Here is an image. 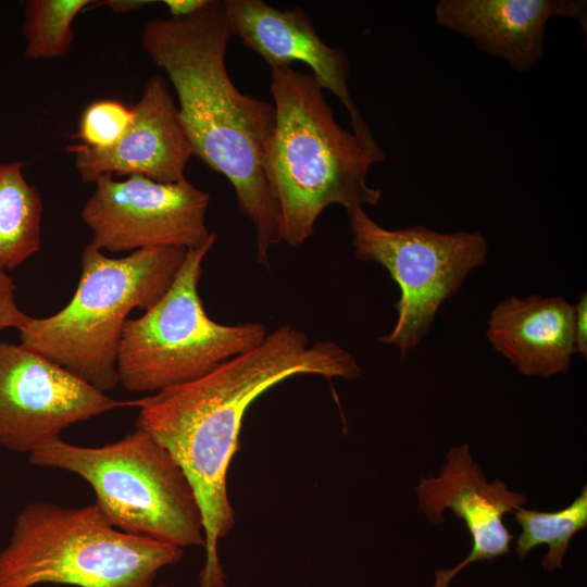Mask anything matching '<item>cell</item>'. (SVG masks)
Listing matches in <instances>:
<instances>
[{
	"label": "cell",
	"instance_id": "13",
	"mask_svg": "<svg viewBox=\"0 0 587 587\" xmlns=\"http://www.w3.org/2000/svg\"><path fill=\"white\" fill-rule=\"evenodd\" d=\"M419 507L433 524H442V512L450 509L467 528L472 550L457 566L435 572L432 587H448L453 577L476 561L494 560L510 551L513 536L503 516L526 503V496L508 490L499 478L487 483L473 461L467 444L450 450L447 463L436 478L420 479Z\"/></svg>",
	"mask_w": 587,
	"mask_h": 587
},
{
	"label": "cell",
	"instance_id": "10",
	"mask_svg": "<svg viewBox=\"0 0 587 587\" xmlns=\"http://www.w3.org/2000/svg\"><path fill=\"white\" fill-rule=\"evenodd\" d=\"M133 401L109 397L63 366L0 340V446L33 453L68 426Z\"/></svg>",
	"mask_w": 587,
	"mask_h": 587
},
{
	"label": "cell",
	"instance_id": "19",
	"mask_svg": "<svg viewBox=\"0 0 587 587\" xmlns=\"http://www.w3.org/2000/svg\"><path fill=\"white\" fill-rule=\"evenodd\" d=\"M132 118V107L118 99H98L83 111L73 138L92 149L109 148L122 137Z\"/></svg>",
	"mask_w": 587,
	"mask_h": 587
},
{
	"label": "cell",
	"instance_id": "6",
	"mask_svg": "<svg viewBox=\"0 0 587 587\" xmlns=\"http://www.w3.org/2000/svg\"><path fill=\"white\" fill-rule=\"evenodd\" d=\"M39 467L85 479L96 504L118 529L180 548L204 547L201 510L175 459L147 432L136 428L101 447L58 438L29 454Z\"/></svg>",
	"mask_w": 587,
	"mask_h": 587
},
{
	"label": "cell",
	"instance_id": "9",
	"mask_svg": "<svg viewBox=\"0 0 587 587\" xmlns=\"http://www.w3.org/2000/svg\"><path fill=\"white\" fill-rule=\"evenodd\" d=\"M82 210L92 243L110 252L154 247L195 249L215 233L208 230L210 193L186 178L160 183L141 175L115 180L101 175Z\"/></svg>",
	"mask_w": 587,
	"mask_h": 587
},
{
	"label": "cell",
	"instance_id": "20",
	"mask_svg": "<svg viewBox=\"0 0 587 587\" xmlns=\"http://www.w3.org/2000/svg\"><path fill=\"white\" fill-rule=\"evenodd\" d=\"M14 280L0 266V333L8 328L20 329L28 320L16 303Z\"/></svg>",
	"mask_w": 587,
	"mask_h": 587
},
{
	"label": "cell",
	"instance_id": "12",
	"mask_svg": "<svg viewBox=\"0 0 587 587\" xmlns=\"http://www.w3.org/2000/svg\"><path fill=\"white\" fill-rule=\"evenodd\" d=\"M132 109V122L111 147L92 149L78 142L66 149L82 180L95 183L105 174L141 175L160 183L186 178L193 154L166 79L153 75Z\"/></svg>",
	"mask_w": 587,
	"mask_h": 587
},
{
	"label": "cell",
	"instance_id": "8",
	"mask_svg": "<svg viewBox=\"0 0 587 587\" xmlns=\"http://www.w3.org/2000/svg\"><path fill=\"white\" fill-rule=\"evenodd\" d=\"M347 216L355 258L385 267L400 289L396 324L379 340L404 357L420 345L470 272L486 262L487 241L479 232L440 233L419 225L386 229L362 207Z\"/></svg>",
	"mask_w": 587,
	"mask_h": 587
},
{
	"label": "cell",
	"instance_id": "16",
	"mask_svg": "<svg viewBox=\"0 0 587 587\" xmlns=\"http://www.w3.org/2000/svg\"><path fill=\"white\" fill-rule=\"evenodd\" d=\"M42 200L21 161L0 162V266L14 268L41 247Z\"/></svg>",
	"mask_w": 587,
	"mask_h": 587
},
{
	"label": "cell",
	"instance_id": "14",
	"mask_svg": "<svg viewBox=\"0 0 587 587\" xmlns=\"http://www.w3.org/2000/svg\"><path fill=\"white\" fill-rule=\"evenodd\" d=\"M434 11L439 26L469 37L517 72L530 71L541 59L550 18H575L587 29L585 0H439Z\"/></svg>",
	"mask_w": 587,
	"mask_h": 587
},
{
	"label": "cell",
	"instance_id": "21",
	"mask_svg": "<svg viewBox=\"0 0 587 587\" xmlns=\"http://www.w3.org/2000/svg\"><path fill=\"white\" fill-rule=\"evenodd\" d=\"M575 353L587 357V294L583 292L574 305Z\"/></svg>",
	"mask_w": 587,
	"mask_h": 587
},
{
	"label": "cell",
	"instance_id": "22",
	"mask_svg": "<svg viewBox=\"0 0 587 587\" xmlns=\"http://www.w3.org/2000/svg\"><path fill=\"white\" fill-rule=\"evenodd\" d=\"M209 0H163L167 8L170 18H184L202 10Z\"/></svg>",
	"mask_w": 587,
	"mask_h": 587
},
{
	"label": "cell",
	"instance_id": "23",
	"mask_svg": "<svg viewBox=\"0 0 587 587\" xmlns=\"http://www.w3.org/2000/svg\"><path fill=\"white\" fill-rule=\"evenodd\" d=\"M154 3L150 0H107L100 2L107 5L114 13H129L142 9L143 7Z\"/></svg>",
	"mask_w": 587,
	"mask_h": 587
},
{
	"label": "cell",
	"instance_id": "24",
	"mask_svg": "<svg viewBox=\"0 0 587 587\" xmlns=\"http://www.w3.org/2000/svg\"><path fill=\"white\" fill-rule=\"evenodd\" d=\"M159 587H171V586H168V585H160Z\"/></svg>",
	"mask_w": 587,
	"mask_h": 587
},
{
	"label": "cell",
	"instance_id": "4",
	"mask_svg": "<svg viewBox=\"0 0 587 587\" xmlns=\"http://www.w3.org/2000/svg\"><path fill=\"white\" fill-rule=\"evenodd\" d=\"M188 249L154 247L109 258L88 243L73 298L59 312L28 317L21 344L101 391L116 386L120 341L128 314L148 310L174 282Z\"/></svg>",
	"mask_w": 587,
	"mask_h": 587
},
{
	"label": "cell",
	"instance_id": "7",
	"mask_svg": "<svg viewBox=\"0 0 587 587\" xmlns=\"http://www.w3.org/2000/svg\"><path fill=\"white\" fill-rule=\"evenodd\" d=\"M216 241L188 249L163 297L138 319H128L117 353L118 382L130 392H158L197 379L224 361L260 345L259 323L220 324L207 314L198 284L202 262Z\"/></svg>",
	"mask_w": 587,
	"mask_h": 587
},
{
	"label": "cell",
	"instance_id": "5",
	"mask_svg": "<svg viewBox=\"0 0 587 587\" xmlns=\"http://www.w3.org/2000/svg\"><path fill=\"white\" fill-rule=\"evenodd\" d=\"M184 549L116 528L96 504L27 503L0 550V587H152Z\"/></svg>",
	"mask_w": 587,
	"mask_h": 587
},
{
	"label": "cell",
	"instance_id": "18",
	"mask_svg": "<svg viewBox=\"0 0 587 587\" xmlns=\"http://www.w3.org/2000/svg\"><path fill=\"white\" fill-rule=\"evenodd\" d=\"M91 4L90 0L26 1L24 55L32 60L65 57L74 40V20Z\"/></svg>",
	"mask_w": 587,
	"mask_h": 587
},
{
	"label": "cell",
	"instance_id": "15",
	"mask_svg": "<svg viewBox=\"0 0 587 587\" xmlns=\"http://www.w3.org/2000/svg\"><path fill=\"white\" fill-rule=\"evenodd\" d=\"M486 336L525 376L567 373L575 354L574 304L561 296H511L491 310Z\"/></svg>",
	"mask_w": 587,
	"mask_h": 587
},
{
	"label": "cell",
	"instance_id": "1",
	"mask_svg": "<svg viewBox=\"0 0 587 587\" xmlns=\"http://www.w3.org/2000/svg\"><path fill=\"white\" fill-rule=\"evenodd\" d=\"M361 372L355 358L341 346L328 340L311 345L302 330L285 324L205 375L133 400L139 409L136 428L172 454L198 500L205 551L199 587H226L217 547L235 525L227 472L250 404L292 376L354 379Z\"/></svg>",
	"mask_w": 587,
	"mask_h": 587
},
{
	"label": "cell",
	"instance_id": "2",
	"mask_svg": "<svg viewBox=\"0 0 587 587\" xmlns=\"http://www.w3.org/2000/svg\"><path fill=\"white\" fill-rule=\"evenodd\" d=\"M232 38L220 0L188 17L150 20L141 30L143 51L176 92L192 154L229 180L239 212L255 227L257 261L268 265L270 249L282 241L279 209L264 167L275 111L232 82L225 64Z\"/></svg>",
	"mask_w": 587,
	"mask_h": 587
},
{
	"label": "cell",
	"instance_id": "17",
	"mask_svg": "<svg viewBox=\"0 0 587 587\" xmlns=\"http://www.w3.org/2000/svg\"><path fill=\"white\" fill-rule=\"evenodd\" d=\"M514 517L522 527L515 546L517 555L524 559L532 549L546 544L549 550L542 559L544 569H560L571 539L587 526V487L562 510L539 512L520 508Z\"/></svg>",
	"mask_w": 587,
	"mask_h": 587
},
{
	"label": "cell",
	"instance_id": "11",
	"mask_svg": "<svg viewBox=\"0 0 587 587\" xmlns=\"http://www.w3.org/2000/svg\"><path fill=\"white\" fill-rule=\"evenodd\" d=\"M222 3L233 37H238L271 68L291 67L296 62L308 65L321 87L335 95L348 111L353 134L376 163L385 161L382 148L350 95L349 58L342 49L321 39L302 8L279 10L262 0H224Z\"/></svg>",
	"mask_w": 587,
	"mask_h": 587
},
{
	"label": "cell",
	"instance_id": "3",
	"mask_svg": "<svg viewBox=\"0 0 587 587\" xmlns=\"http://www.w3.org/2000/svg\"><path fill=\"white\" fill-rule=\"evenodd\" d=\"M275 111L264 167L279 209L280 237L303 243L316 220L334 204L346 212L376 205L382 189L370 187L376 163L360 139L335 118L324 89L311 73L271 68Z\"/></svg>",
	"mask_w": 587,
	"mask_h": 587
}]
</instances>
